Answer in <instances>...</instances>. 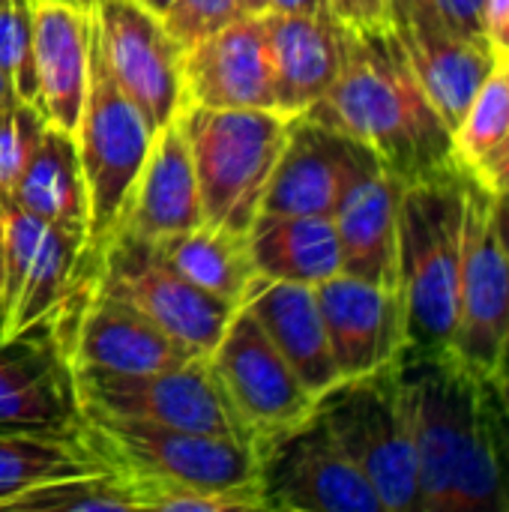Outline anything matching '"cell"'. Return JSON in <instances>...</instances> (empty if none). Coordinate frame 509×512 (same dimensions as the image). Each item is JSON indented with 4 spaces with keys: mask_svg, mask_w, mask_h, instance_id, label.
Listing matches in <instances>:
<instances>
[{
    "mask_svg": "<svg viewBox=\"0 0 509 512\" xmlns=\"http://www.w3.org/2000/svg\"><path fill=\"white\" fill-rule=\"evenodd\" d=\"M201 222L204 219H201L195 162L177 114L153 135L120 237L153 243L168 234L189 231Z\"/></svg>",
    "mask_w": 509,
    "mask_h": 512,
    "instance_id": "24",
    "label": "cell"
},
{
    "mask_svg": "<svg viewBox=\"0 0 509 512\" xmlns=\"http://www.w3.org/2000/svg\"><path fill=\"white\" fill-rule=\"evenodd\" d=\"M57 324L75 369L141 375L195 360L144 312L102 285H81L57 315Z\"/></svg>",
    "mask_w": 509,
    "mask_h": 512,
    "instance_id": "15",
    "label": "cell"
},
{
    "mask_svg": "<svg viewBox=\"0 0 509 512\" xmlns=\"http://www.w3.org/2000/svg\"><path fill=\"white\" fill-rule=\"evenodd\" d=\"M327 12L351 33H378L393 27V0H324Z\"/></svg>",
    "mask_w": 509,
    "mask_h": 512,
    "instance_id": "36",
    "label": "cell"
},
{
    "mask_svg": "<svg viewBox=\"0 0 509 512\" xmlns=\"http://www.w3.org/2000/svg\"><path fill=\"white\" fill-rule=\"evenodd\" d=\"M489 426H492V447H495V465H498V483H501V501L504 512H509V417L498 399L495 381H492V408H489Z\"/></svg>",
    "mask_w": 509,
    "mask_h": 512,
    "instance_id": "37",
    "label": "cell"
},
{
    "mask_svg": "<svg viewBox=\"0 0 509 512\" xmlns=\"http://www.w3.org/2000/svg\"><path fill=\"white\" fill-rule=\"evenodd\" d=\"M240 12L237 0H174L162 15V24L180 48H189L201 36L234 21Z\"/></svg>",
    "mask_w": 509,
    "mask_h": 512,
    "instance_id": "34",
    "label": "cell"
},
{
    "mask_svg": "<svg viewBox=\"0 0 509 512\" xmlns=\"http://www.w3.org/2000/svg\"><path fill=\"white\" fill-rule=\"evenodd\" d=\"M509 372V336H507V348H504V357H501V369H498V375H504Z\"/></svg>",
    "mask_w": 509,
    "mask_h": 512,
    "instance_id": "47",
    "label": "cell"
},
{
    "mask_svg": "<svg viewBox=\"0 0 509 512\" xmlns=\"http://www.w3.org/2000/svg\"><path fill=\"white\" fill-rule=\"evenodd\" d=\"M483 36L495 60H509V0H486Z\"/></svg>",
    "mask_w": 509,
    "mask_h": 512,
    "instance_id": "38",
    "label": "cell"
},
{
    "mask_svg": "<svg viewBox=\"0 0 509 512\" xmlns=\"http://www.w3.org/2000/svg\"><path fill=\"white\" fill-rule=\"evenodd\" d=\"M6 198L42 222L75 225L87 234L90 207L75 135L48 123Z\"/></svg>",
    "mask_w": 509,
    "mask_h": 512,
    "instance_id": "27",
    "label": "cell"
},
{
    "mask_svg": "<svg viewBox=\"0 0 509 512\" xmlns=\"http://www.w3.org/2000/svg\"><path fill=\"white\" fill-rule=\"evenodd\" d=\"M147 246L162 264H168L186 282L237 306L258 279L249 255V237H237L204 222L189 231L153 240Z\"/></svg>",
    "mask_w": 509,
    "mask_h": 512,
    "instance_id": "28",
    "label": "cell"
},
{
    "mask_svg": "<svg viewBox=\"0 0 509 512\" xmlns=\"http://www.w3.org/2000/svg\"><path fill=\"white\" fill-rule=\"evenodd\" d=\"M408 3L420 6L426 15H432L447 30H453L465 39H474V42H486V36H483L486 0H408Z\"/></svg>",
    "mask_w": 509,
    "mask_h": 512,
    "instance_id": "35",
    "label": "cell"
},
{
    "mask_svg": "<svg viewBox=\"0 0 509 512\" xmlns=\"http://www.w3.org/2000/svg\"><path fill=\"white\" fill-rule=\"evenodd\" d=\"M105 512L138 510L132 486L114 471H90L75 477L48 480L15 498H9L0 512Z\"/></svg>",
    "mask_w": 509,
    "mask_h": 512,
    "instance_id": "31",
    "label": "cell"
},
{
    "mask_svg": "<svg viewBox=\"0 0 509 512\" xmlns=\"http://www.w3.org/2000/svg\"><path fill=\"white\" fill-rule=\"evenodd\" d=\"M78 423L75 366L57 315L0 339V435H72Z\"/></svg>",
    "mask_w": 509,
    "mask_h": 512,
    "instance_id": "14",
    "label": "cell"
},
{
    "mask_svg": "<svg viewBox=\"0 0 509 512\" xmlns=\"http://www.w3.org/2000/svg\"><path fill=\"white\" fill-rule=\"evenodd\" d=\"M243 15H264L267 12V0H237Z\"/></svg>",
    "mask_w": 509,
    "mask_h": 512,
    "instance_id": "43",
    "label": "cell"
},
{
    "mask_svg": "<svg viewBox=\"0 0 509 512\" xmlns=\"http://www.w3.org/2000/svg\"><path fill=\"white\" fill-rule=\"evenodd\" d=\"M492 381H495L498 399H501V405H504V411H507V417H509V372H504V375H495Z\"/></svg>",
    "mask_w": 509,
    "mask_h": 512,
    "instance_id": "42",
    "label": "cell"
},
{
    "mask_svg": "<svg viewBox=\"0 0 509 512\" xmlns=\"http://www.w3.org/2000/svg\"><path fill=\"white\" fill-rule=\"evenodd\" d=\"M66 3H75V6H96L99 0H66Z\"/></svg>",
    "mask_w": 509,
    "mask_h": 512,
    "instance_id": "48",
    "label": "cell"
},
{
    "mask_svg": "<svg viewBox=\"0 0 509 512\" xmlns=\"http://www.w3.org/2000/svg\"><path fill=\"white\" fill-rule=\"evenodd\" d=\"M93 27L120 90L144 111L153 129L183 108V48L159 15L135 0H99Z\"/></svg>",
    "mask_w": 509,
    "mask_h": 512,
    "instance_id": "16",
    "label": "cell"
},
{
    "mask_svg": "<svg viewBox=\"0 0 509 512\" xmlns=\"http://www.w3.org/2000/svg\"><path fill=\"white\" fill-rule=\"evenodd\" d=\"M183 105L276 111L264 15H237L183 48Z\"/></svg>",
    "mask_w": 509,
    "mask_h": 512,
    "instance_id": "19",
    "label": "cell"
},
{
    "mask_svg": "<svg viewBox=\"0 0 509 512\" xmlns=\"http://www.w3.org/2000/svg\"><path fill=\"white\" fill-rule=\"evenodd\" d=\"M207 360L258 459L270 444L309 423L318 411V399L246 306L234 312Z\"/></svg>",
    "mask_w": 509,
    "mask_h": 512,
    "instance_id": "8",
    "label": "cell"
},
{
    "mask_svg": "<svg viewBox=\"0 0 509 512\" xmlns=\"http://www.w3.org/2000/svg\"><path fill=\"white\" fill-rule=\"evenodd\" d=\"M405 180L384 165L360 174L333 210L342 273L399 288V204Z\"/></svg>",
    "mask_w": 509,
    "mask_h": 512,
    "instance_id": "22",
    "label": "cell"
},
{
    "mask_svg": "<svg viewBox=\"0 0 509 512\" xmlns=\"http://www.w3.org/2000/svg\"><path fill=\"white\" fill-rule=\"evenodd\" d=\"M471 171L408 183L399 204V294L408 348L450 351L459 309L465 183Z\"/></svg>",
    "mask_w": 509,
    "mask_h": 512,
    "instance_id": "4",
    "label": "cell"
},
{
    "mask_svg": "<svg viewBox=\"0 0 509 512\" xmlns=\"http://www.w3.org/2000/svg\"><path fill=\"white\" fill-rule=\"evenodd\" d=\"M492 204L495 195L471 174L465 183L459 309L450 354L483 378L498 375L509 336V261Z\"/></svg>",
    "mask_w": 509,
    "mask_h": 512,
    "instance_id": "11",
    "label": "cell"
},
{
    "mask_svg": "<svg viewBox=\"0 0 509 512\" xmlns=\"http://www.w3.org/2000/svg\"><path fill=\"white\" fill-rule=\"evenodd\" d=\"M180 123L195 162L204 225L249 237L294 117L273 108L183 105Z\"/></svg>",
    "mask_w": 509,
    "mask_h": 512,
    "instance_id": "6",
    "label": "cell"
},
{
    "mask_svg": "<svg viewBox=\"0 0 509 512\" xmlns=\"http://www.w3.org/2000/svg\"><path fill=\"white\" fill-rule=\"evenodd\" d=\"M156 129L144 111L114 81L96 27L90 36V69L81 120L75 129L84 186H87V234L81 255V279L96 282L105 252L120 240L129 201L147 162Z\"/></svg>",
    "mask_w": 509,
    "mask_h": 512,
    "instance_id": "5",
    "label": "cell"
},
{
    "mask_svg": "<svg viewBox=\"0 0 509 512\" xmlns=\"http://www.w3.org/2000/svg\"><path fill=\"white\" fill-rule=\"evenodd\" d=\"M243 306L255 315V321L264 327L270 342L282 351V357L315 399L342 381L312 285L273 282L258 276L243 297Z\"/></svg>",
    "mask_w": 509,
    "mask_h": 512,
    "instance_id": "25",
    "label": "cell"
},
{
    "mask_svg": "<svg viewBox=\"0 0 509 512\" xmlns=\"http://www.w3.org/2000/svg\"><path fill=\"white\" fill-rule=\"evenodd\" d=\"M303 117L366 144L405 183L465 171L453 150V132L423 90L396 27L345 30L342 69L327 96Z\"/></svg>",
    "mask_w": 509,
    "mask_h": 512,
    "instance_id": "1",
    "label": "cell"
},
{
    "mask_svg": "<svg viewBox=\"0 0 509 512\" xmlns=\"http://www.w3.org/2000/svg\"><path fill=\"white\" fill-rule=\"evenodd\" d=\"M492 216H495V231H498L501 249H504V255H507V261H509V192H504V195H495Z\"/></svg>",
    "mask_w": 509,
    "mask_h": 512,
    "instance_id": "40",
    "label": "cell"
},
{
    "mask_svg": "<svg viewBox=\"0 0 509 512\" xmlns=\"http://www.w3.org/2000/svg\"><path fill=\"white\" fill-rule=\"evenodd\" d=\"M507 147H509V144H507ZM507 147H504V150H507ZM504 150H501V153H504Z\"/></svg>",
    "mask_w": 509,
    "mask_h": 512,
    "instance_id": "49",
    "label": "cell"
},
{
    "mask_svg": "<svg viewBox=\"0 0 509 512\" xmlns=\"http://www.w3.org/2000/svg\"><path fill=\"white\" fill-rule=\"evenodd\" d=\"M48 120L30 102H9L0 108V195L6 198L21 168L27 165L33 147L39 144Z\"/></svg>",
    "mask_w": 509,
    "mask_h": 512,
    "instance_id": "33",
    "label": "cell"
},
{
    "mask_svg": "<svg viewBox=\"0 0 509 512\" xmlns=\"http://www.w3.org/2000/svg\"><path fill=\"white\" fill-rule=\"evenodd\" d=\"M0 270H3V195H0Z\"/></svg>",
    "mask_w": 509,
    "mask_h": 512,
    "instance_id": "46",
    "label": "cell"
},
{
    "mask_svg": "<svg viewBox=\"0 0 509 512\" xmlns=\"http://www.w3.org/2000/svg\"><path fill=\"white\" fill-rule=\"evenodd\" d=\"M0 3H6V0H0Z\"/></svg>",
    "mask_w": 509,
    "mask_h": 512,
    "instance_id": "50",
    "label": "cell"
},
{
    "mask_svg": "<svg viewBox=\"0 0 509 512\" xmlns=\"http://www.w3.org/2000/svg\"><path fill=\"white\" fill-rule=\"evenodd\" d=\"M105 471L81 438L72 435H0V507L48 480Z\"/></svg>",
    "mask_w": 509,
    "mask_h": 512,
    "instance_id": "29",
    "label": "cell"
},
{
    "mask_svg": "<svg viewBox=\"0 0 509 512\" xmlns=\"http://www.w3.org/2000/svg\"><path fill=\"white\" fill-rule=\"evenodd\" d=\"M75 390L81 405L105 414L249 444V435L228 405L207 357H195L177 369L141 375L75 369Z\"/></svg>",
    "mask_w": 509,
    "mask_h": 512,
    "instance_id": "10",
    "label": "cell"
},
{
    "mask_svg": "<svg viewBox=\"0 0 509 512\" xmlns=\"http://www.w3.org/2000/svg\"><path fill=\"white\" fill-rule=\"evenodd\" d=\"M33 6L36 0L0 3V69L12 81L15 99L36 105V45H33Z\"/></svg>",
    "mask_w": 509,
    "mask_h": 512,
    "instance_id": "32",
    "label": "cell"
},
{
    "mask_svg": "<svg viewBox=\"0 0 509 512\" xmlns=\"http://www.w3.org/2000/svg\"><path fill=\"white\" fill-rule=\"evenodd\" d=\"M93 6L66 0H36L33 6V45H36V108L57 129L75 135L90 69Z\"/></svg>",
    "mask_w": 509,
    "mask_h": 512,
    "instance_id": "23",
    "label": "cell"
},
{
    "mask_svg": "<svg viewBox=\"0 0 509 512\" xmlns=\"http://www.w3.org/2000/svg\"><path fill=\"white\" fill-rule=\"evenodd\" d=\"M276 111L303 117L333 87L345 57V27L330 12H264Z\"/></svg>",
    "mask_w": 509,
    "mask_h": 512,
    "instance_id": "21",
    "label": "cell"
},
{
    "mask_svg": "<svg viewBox=\"0 0 509 512\" xmlns=\"http://www.w3.org/2000/svg\"><path fill=\"white\" fill-rule=\"evenodd\" d=\"M318 417L366 474L384 512H417V456L399 363L339 381L318 399Z\"/></svg>",
    "mask_w": 509,
    "mask_h": 512,
    "instance_id": "7",
    "label": "cell"
},
{
    "mask_svg": "<svg viewBox=\"0 0 509 512\" xmlns=\"http://www.w3.org/2000/svg\"><path fill=\"white\" fill-rule=\"evenodd\" d=\"M509 144V60L486 75L453 129V150L465 171L477 174Z\"/></svg>",
    "mask_w": 509,
    "mask_h": 512,
    "instance_id": "30",
    "label": "cell"
},
{
    "mask_svg": "<svg viewBox=\"0 0 509 512\" xmlns=\"http://www.w3.org/2000/svg\"><path fill=\"white\" fill-rule=\"evenodd\" d=\"M315 297L342 381L399 363L408 348L405 303L399 288L336 273L333 279L315 285Z\"/></svg>",
    "mask_w": 509,
    "mask_h": 512,
    "instance_id": "18",
    "label": "cell"
},
{
    "mask_svg": "<svg viewBox=\"0 0 509 512\" xmlns=\"http://www.w3.org/2000/svg\"><path fill=\"white\" fill-rule=\"evenodd\" d=\"M135 3H141L144 9H150L153 15H159V18H162V15L168 12V6H171L174 0H135Z\"/></svg>",
    "mask_w": 509,
    "mask_h": 512,
    "instance_id": "45",
    "label": "cell"
},
{
    "mask_svg": "<svg viewBox=\"0 0 509 512\" xmlns=\"http://www.w3.org/2000/svg\"><path fill=\"white\" fill-rule=\"evenodd\" d=\"M9 102H15V90H12V81L3 75V69H0V108L3 105H9Z\"/></svg>",
    "mask_w": 509,
    "mask_h": 512,
    "instance_id": "44",
    "label": "cell"
},
{
    "mask_svg": "<svg viewBox=\"0 0 509 512\" xmlns=\"http://www.w3.org/2000/svg\"><path fill=\"white\" fill-rule=\"evenodd\" d=\"M255 273L273 282L321 285L342 273L333 216H261L249 231Z\"/></svg>",
    "mask_w": 509,
    "mask_h": 512,
    "instance_id": "26",
    "label": "cell"
},
{
    "mask_svg": "<svg viewBox=\"0 0 509 512\" xmlns=\"http://www.w3.org/2000/svg\"><path fill=\"white\" fill-rule=\"evenodd\" d=\"M474 177H477L492 195H504V192H509V147L504 153H498L495 159H489Z\"/></svg>",
    "mask_w": 509,
    "mask_h": 512,
    "instance_id": "39",
    "label": "cell"
},
{
    "mask_svg": "<svg viewBox=\"0 0 509 512\" xmlns=\"http://www.w3.org/2000/svg\"><path fill=\"white\" fill-rule=\"evenodd\" d=\"M417 456V512H504L492 447V378L450 351L399 357Z\"/></svg>",
    "mask_w": 509,
    "mask_h": 512,
    "instance_id": "2",
    "label": "cell"
},
{
    "mask_svg": "<svg viewBox=\"0 0 509 512\" xmlns=\"http://www.w3.org/2000/svg\"><path fill=\"white\" fill-rule=\"evenodd\" d=\"M96 285L129 300L189 357H210L234 312L243 306L219 300L162 264L144 240L120 237L102 258Z\"/></svg>",
    "mask_w": 509,
    "mask_h": 512,
    "instance_id": "12",
    "label": "cell"
},
{
    "mask_svg": "<svg viewBox=\"0 0 509 512\" xmlns=\"http://www.w3.org/2000/svg\"><path fill=\"white\" fill-rule=\"evenodd\" d=\"M267 12H327L324 0H267Z\"/></svg>",
    "mask_w": 509,
    "mask_h": 512,
    "instance_id": "41",
    "label": "cell"
},
{
    "mask_svg": "<svg viewBox=\"0 0 509 512\" xmlns=\"http://www.w3.org/2000/svg\"><path fill=\"white\" fill-rule=\"evenodd\" d=\"M258 486L264 510L384 512L366 474L315 417L261 453Z\"/></svg>",
    "mask_w": 509,
    "mask_h": 512,
    "instance_id": "13",
    "label": "cell"
},
{
    "mask_svg": "<svg viewBox=\"0 0 509 512\" xmlns=\"http://www.w3.org/2000/svg\"><path fill=\"white\" fill-rule=\"evenodd\" d=\"M84 228L51 225L3 198L0 339L63 312L81 285Z\"/></svg>",
    "mask_w": 509,
    "mask_h": 512,
    "instance_id": "9",
    "label": "cell"
},
{
    "mask_svg": "<svg viewBox=\"0 0 509 512\" xmlns=\"http://www.w3.org/2000/svg\"><path fill=\"white\" fill-rule=\"evenodd\" d=\"M393 27L423 90L453 132L474 93L495 69V54L486 42L447 30L408 0H393Z\"/></svg>",
    "mask_w": 509,
    "mask_h": 512,
    "instance_id": "20",
    "label": "cell"
},
{
    "mask_svg": "<svg viewBox=\"0 0 509 512\" xmlns=\"http://www.w3.org/2000/svg\"><path fill=\"white\" fill-rule=\"evenodd\" d=\"M375 165L381 159L366 144L309 117H294L261 216H333L345 189Z\"/></svg>",
    "mask_w": 509,
    "mask_h": 512,
    "instance_id": "17",
    "label": "cell"
},
{
    "mask_svg": "<svg viewBox=\"0 0 509 512\" xmlns=\"http://www.w3.org/2000/svg\"><path fill=\"white\" fill-rule=\"evenodd\" d=\"M81 438L105 471L120 474L150 512L177 489H240L258 483V450L246 441L171 429L150 420L117 417L81 405Z\"/></svg>",
    "mask_w": 509,
    "mask_h": 512,
    "instance_id": "3",
    "label": "cell"
}]
</instances>
